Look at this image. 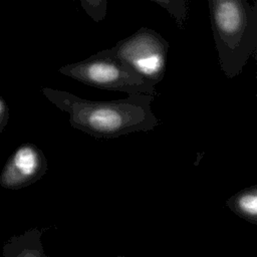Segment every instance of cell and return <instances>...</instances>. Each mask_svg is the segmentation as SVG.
Here are the masks:
<instances>
[{"label":"cell","instance_id":"cell-1","mask_svg":"<svg viewBox=\"0 0 257 257\" xmlns=\"http://www.w3.org/2000/svg\"><path fill=\"white\" fill-rule=\"evenodd\" d=\"M45 97L69 114L73 128L96 139H113L155 128L159 119L152 110L153 95L137 92L116 100L85 99L65 90L42 87Z\"/></svg>","mask_w":257,"mask_h":257},{"label":"cell","instance_id":"cell-2","mask_svg":"<svg viewBox=\"0 0 257 257\" xmlns=\"http://www.w3.org/2000/svg\"><path fill=\"white\" fill-rule=\"evenodd\" d=\"M210 21L221 69L240 74L257 49V9L248 0H208Z\"/></svg>","mask_w":257,"mask_h":257},{"label":"cell","instance_id":"cell-3","mask_svg":"<svg viewBox=\"0 0 257 257\" xmlns=\"http://www.w3.org/2000/svg\"><path fill=\"white\" fill-rule=\"evenodd\" d=\"M58 71L86 85L100 89L156 96V83L135 70L124 61L103 50L87 58L61 66Z\"/></svg>","mask_w":257,"mask_h":257},{"label":"cell","instance_id":"cell-4","mask_svg":"<svg viewBox=\"0 0 257 257\" xmlns=\"http://www.w3.org/2000/svg\"><path fill=\"white\" fill-rule=\"evenodd\" d=\"M169 48V42L160 33L142 27L104 51L124 61L157 84L165 76Z\"/></svg>","mask_w":257,"mask_h":257},{"label":"cell","instance_id":"cell-5","mask_svg":"<svg viewBox=\"0 0 257 257\" xmlns=\"http://www.w3.org/2000/svg\"><path fill=\"white\" fill-rule=\"evenodd\" d=\"M47 171L43 152L33 144H23L9 157L0 175V185L17 190L38 181Z\"/></svg>","mask_w":257,"mask_h":257},{"label":"cell","instance_id":"cell-6","mask_svg":"<svg viewBox=\"0 0 257 257\" xmlns=\"http://www.w3.org/2000/svg\"><path fill=\"white\" fill-rule=\"evenodd\" d=\"M226 206L238 217L257 225V187H247L226 201Z\"/></svg>","mask_w":257,"mask_h":257},{"label":"cell","instance_id":"cell-7","mask_svg":"<svg viewBox=\"0 0 257 257\" xmlns=\"http://www.w3.org/2000/svg\"><path fill=\"white\" fill-rule=\"evenodd\" d=\"M41 232L37 229L14 237L3 248L5 256H45L40 242Z\"/></svg>","mask_w":257,"mask_h":257},{"label":"cell","instance_id":"cell-8","mask_svg":"<svg viewBox=\"0 0 257 257\" xmlns=\"http://www.w3.org/2000/svg\"><path fill=\"white\" fill-rule=\"evenodd\" d=\"M160 5L175 19L177 25L182 29L188 18V1L187 0H150Z\"/></svg>","mask_w":257,"mask_h":257},{"label":"cell","instance_id":"cell-9","mask_svg":"<svg viewBox=\"0 0 257 257\" xmlns=\"http://www.w3.org/2000/svg\"><path fill=\"white\" fill-rule=\"evenodd\" d=\"M85 13L95 22L102 21L106 16L107 0H79Z\"/></svg>","mask_w":257,"mask_h":257},{"label":"cell","instance_id":"cell-10","mask_svg":"<svg viewBox=\"0 0 257 257\" xmlns=\"http://www.w3.org/2000/svg\"><path fill=\"white\" fill-rule=\"evenodd\" d=\"M9 118V108L6 101L0 96V133L4 130Z\"/></svg>","mask_w":257,"mask_h":257}]
</instances>
